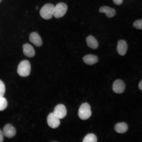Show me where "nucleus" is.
Here are the masks:
<instances>
[{"label": "nucleus", "instance_id": "obj_1", "mask_svg": "<svg viewBox=\"0 0 142 142\" xmlns=\"http://www.w3.org/2000/svg\"><path fill=\"white\" fill-rule=\"evenodd\" d=\"M54 6L52 4L47 3L44 5L39 11L40 16L45 20L50 19L53 16Z\"/></svg>", "mask_w": 142, "mask_h": 142}, {"label": "nucleus", "instance_id": "obj_2", "mask_svg": "<svg viewBox=\"0 0 142 142\" xmlns=\"http://www.w3.org/2000/svg\"><path fill=\"white\" fill-rule=\"evenodd\" d=\"M31 66L29 62L27 60L21 61L18 65L17 72L19 75L22 77L29 75L30 73Z\"/></svg>", "mask_w": 142, "mask_h": 142}, {"label": "nucleus", "instance_id": "obj_3", "mask_svg": "<svg viewBox=\"0 0 142 142\" xmlns=\"http://www.w3.org/2000/svg\"><path fill=\"white\" fill-rule=\"evenodd\" d=\"M78 116L81 119L85 120L89 118L91 115V108L89 104L85 103L80 106L78 111Z\"/></svg>", "mask_w": 142, "mask_h": 142}, {"label": "nucleus", "instance_id": "obj_18", "mask_svg": "<svg viewBox=\"0 0 142 142\" xmlns=\"http://www.w3.org/2000/svg\"><path fill=\"white\" fill-rule=\"evenodd\" d=\"M133 25L137 29H142V19L136 20L133 23Z\"/></svg>", "mask_w": 142, "mask_h": 142}, {"label": "nucleus", "instance_id": "obj_22", "mask_svg": "<svg viewBox=\"0 0 142 142\" xmlns=\"http://www.w3.org/2000/svg\"><path fill=\"white\" fill-rule=\"evenodd\" d=\"M138 87L139 89L142 91V79L139 83Z\"/></svg>", "mask_w": 142, "mask_h": 142}, {"label": "nucleus", "instance_id": "obj_23", "mask_svg": "<svg viewBox=\"0 0 142 142\" xmlns=\"http://www.w3.org/2000/svg\"><path fill=\"white\" fill-rule=\"evenodd\" d=\"M35 7L36 9H38V7L37 6H36Z\"/></svg>", "mask_w": 142, "mask_h": 142}, {"label": "nucleus", "instance_id": "obj_7", "mask_svg": "<svg viewBox=\"0 0 142 142\" xmlns=\"http://www.w3.org/2000/svg\"><path fill=\"white\" fill-rule=\"evenodd\" d=\"M53 113L59 119H63L67 114L66 107L63 104H59L55 107Z\"/></svg>", "mask_w": 142, "mask_h": 142}, {"label": "nucleus", "instance_id": "obj_10", "mask_svg": "<svg viewBox=\"0 0 142 142\" xmlns=\"http://www.w3.org/2000/svg\"><path fill=\"white\" fill-rule=\"evenodd\" d=\"M127 48V44L125 40L121 39L118 41L116 50L119 55H124L126 52Z\"/></svg>", "mask_w": 142, "mask_h": 142}, {"label": "nucleus", "instance_id": "obj_8", "mask_svg": "<svg viewBox=\"0 0 142 142\" xmlns=\"http://www.w3.org/2000/svg\"><path fill=\"white\" fill-rule=\"evenodd\" d=\"M30 41L37 47L41 46L42 44L41 38L38 33L36 32L31 33L29 36Z\"/></svg>", "mask_w": 142, "mask_h": 142}, {"label": "nucleus", "instance_id": "obj_20", "mask_svg": "<svg viewBox=\"0 0 142 142\" xmlns=\"http://www.w3.org/2000/svg\"><path fill=\"white\" fill-rule=\"evenodd\" d=\"M114 3L117 5L121 4L123 1V0H112Z\"/></svg>", "mask_w": 142, "mask_h": 142}, {"label": "nucleus", "instance_id": "obj_14", "mask_svg": "<svg viewBox=\"0 0 142 142\" xmlns=\"http://www.w3.org/2000/svg\"><path fill=\"white\" fill-rule=\"evenodd\" d=\"M86 41L88 47L93 49H96L98 47V44L97 41L95 37L92 35H89L86 38Z\"/></svg>", "mask_w": 142, "mask_h": 142}, {"label": "nucleus", "instance_id": "obj_21", "mask_svg": "<svg viewBox=\"0 0 142 142\" xmlns=\"http://www.w3.org/2000/svg\"><path fill=\"white\" fill-rule=\"evenodd\" d=\"M4 136L3 132L0 129V142H3V141Z\"/></svg>", "mask_w": 142, "mask_h": 142}, {"label": "nucleus", "instance_id": "obj_17", "mask_svg": "<svg viewBox=\"0 0 142 142\" xmlns=\"http://www.w3.org/2000/svg\"><path fill=\"white\" fill-rule=\"evenodd\" d=\"M7 105V102L6 99L3 97H0V111L5 109Z\"/></svg>", "mask_w": 142, "mask_h": 142}, {"label": "nucleus", "instance_id": "obj_5", "mask_svg": "<svg viewBox=\"0 0 142 142\" xmlns=\"http://www.w3.org/2000/svg\"><path fill=\"white\" fill-rule=\"evenodd\" d=\"M47 122L48 125L52 128H55L60 124L59 119L53 113H51L47 117Z\"/></svg>", "mask_w": 142, "mask_h": 142}, {"label": "nucleus", "instance_id": "obj_6", "mask_svg": "<svg viewBox=\"0 0 142 142\" xmlns=\"http://www.w3.org/2000/svg\"><path fill=\"white\" fill-rule=\"evenodd\" d=\"M125 85L124 82L120 79L115 80L113 84L112 89L113 91L116 93L120 94L125 90Z\"/></svg>", "mask_w": 142, "mask_h": 142}, {"label": "nucleus", "instance_id": "obj_4", "mask_svg": "<svg viewBox=\"0 0 142 142\" xmlns=\"http://www.w3.org/2000/svg\"><path fill=\"white\" fill-rule=\"evenodd\" d=\"M68 9V6L63 2L57 3L54 6L53 16L56 18H59L63 16Z\"/></svg>", "mask_w": 142, "mask_h": 142}, {"label": "nucleus", "instance_id": "obj_9", "mask_svg": "<svg viewBox=\"0 0 142 142\" xmlns=\"http://www.w3.org/2000/svg\"><path fill=\"white\" fill-rule=\"evenodd\" d=\"M3 132L4 136L9 138L13 137L16 133L15 128L10 124H7L4 126Z\"/></svg>", "mask_w": 142, "mask_h": 142}, {"label": "nucleus", "instance_id": "obj_11", "mask_svg": "<svg viewBox=\"0 0 142 142\" xmlns=\"http://www.w3.org/2000/svg\"><path fill=\"white\" fill-rule=\"evenodd\" d=\"M23 52L24 54L29 57H32L34 56L35 51L33 47L29 44L26 43L22 47Z\"/></svg>", "mask_w": 142, "mask_h": 142}, {"label": "nucleus", "instance_id": "obj_16", "mask_svg": "<svg viewBox=\"0 0 142 142\" xmlns=\"http://www.w3.org/2000/svg\"><path fill=\"white\" fill-rule=\"evenodd\" d=\"M97 141V138L95 135L90 133L87 134L83 139V142H96Z\"/></svg>", "mask_w": 142, "mask_h": 142}, {"label": "nucleus", "instance_id": "obj_24", "mask_svg": "<svg viewBox=\"0 0 142 142\" xmlns=\"http://www.w3.org/2000/svg\"><path fill=\"white\" fill-rule=\"evenodd\" d=\"M2 0H0V3H1V2L2 1Z\"/></svg>", "mask_w": 142, "mask_h": 142}, {"label": "nucleus", "instance_id": "obj_12", "mask_svg": "<svg viewBox=\"0 0 142 142\" xmlns=\"http://www.w3.org/2000/svg\"><path fill=\"white\" fill-rule=\"evenodd\" d=\"M99 11L100 13H105L106 17L109 18L114 17L116 14V11L114 9L107 6L101 7Z\"/></svg>", "mask_w": 142, "mask_h": 142}, {"label": "nucleus", "instance_id": "obj_19", "mask_svg": "<svg viewBox=\"0 0 142 142\" xmlns=\"http://www.w3.org/2000/svg\"><path fill=\"white\" fill-rule=\"evenodd\" d=\"M5 91V85L2 81L0 80V97L3 96Z\"/></svg>", "mask_w": 142, "mask_h": 142}, {"label": "nucleus", "instance_id": "obj_15", "mask_svg": "<svg viewBox=\"0 0 142 142\" xmlns=\"http://www.w3.org/2000/svg\"><path fill=\"white\" fill-rule=\"evenodd\" d=\"M114 129L116 132L123 133L127 130L128 126L127 124L124 122L119 123L115 125Z\"/></svg>", "mask_w": 142, "mask_h": 142}, {"label": "nucleus", "instance_id": "obj_13", "mask_svg": "<svg viewBox=\"0 0 142 142\" xmlns=\"http://www.w3.org/2000/svg\"><path fill=\"white\" fill-rule=\"evenodd\" d=\"M84 62L87 65H92L97 63L98 58L97 56L91 54L85 55L83 58Z\"/></svg>", "mask_w": 142, "mask_h": 142}]
</instances>
